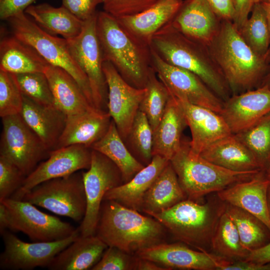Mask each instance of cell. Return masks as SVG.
<instances>
[{"label": "cell", "instance_id": "cell-40", "mask_svg": "<svg viewBox=\"0 0 270 270\" xmlns=\"http://www.w3.org/2000/svg\"><path fill=\"white\" fill-rule=\"evenodd\" d=\"M136 153L146 164L152 161L153 131L146 114L138 110L128 136Z\"/></svg>", "mask_w": 270, "mask_h": 270}, {"label": "cell", "instance_id": "cell-44", "mask_svg": "<svg viewBox=\"0 0 270 270\" xmlns=\"http://www.w3.org/2000/svg\"><path fill=\"white\" fill-rule=\"evenodd\" d=\"M158 0H104V12L116 19L137 14Z\"/></svg>", "mask_w": 270, "mask_h": 270}, {"label": "cell", "instance_id": "cell-56", "mask_svg": "<svg viewBox=\"0 0 270 270\" xmlns=\"http://www.w3.org/2000/svg\"><path fill=\"white\" fill-rule=\"evenodd\" d=\"M267 177L270 180V166L265 170Z\"/></svg>", "mask_w": 270, "mask_h": 270}, {"label": "cell", "instance_id": "cell-50", "mask_svg": "<svg viewBox=\"0 0 270 270\" xmlns=\"http://www.w3.org/2000/svg\"><path fill=\"white\" fill-rule=\"evenodd\" d=\"M222 270H270V262L260 264L242 260L232 261Z\"/></svg>", "mask_w": 270, "mask_h": 270}, {"label": "cell", "instance_id": "cell-24", "mask_svg": "<svg viewBox=\"0 0 270 270\" xmlns=\"http://www.w3.org/2000/svg\"><path fill=\"white\" fill-rule=\"evenodd\" d=\"M20 114L49 152L54 150L64 130L67 116L56 106H42L24 96Z\"/></svg>", "mask_w": 270, "mask_h": 270}, {"label": "cell", "instance_id": "cell-7", "mask_svg": "<svg viewBox=\"0 0 270 270\" xmlns=\"http://www.w3.org/2000/svg\"><path fill=\"white\" fill-rule=\"evenodd\" d=\"M220 212H216L208 204H201L187 198L168 210L148 215L158 220L174 238L199 250L210 242Z\"/></svg>", "mask_w": 270, "mask_h": 270}, {"label": "cell", "instance_id": "cell-12", "mask_svg": "<svg viewBox=\"0 0 270 270\" xmlns=\"http://www.w3.org/2000/svg\"><path fill=\"white\" fill-rule=\"evenodd\" d=\"M0 202L5 205L10 214L9 230L21 232L34 242L62 240L72 236L77 229L26 201L8 198Z\"/></svg>", "mask_w": 270, "mask_h": 270}, {"label": "cell", "instance_id": "cell-49", "mask_svg": "<svg viewBox=\"0 0 270 270\" xmlns=\"http://www.w3.org/2000/svg\"><path fill=\"white\" fill-rule=\"evenodd\" d=\"M242 261L260 264L270 262V242L259 248L250 251Z\"/></svg>", "mask_w": 270, "mask_h": 270}, {"label": "cell", "instance_id": "cell-51", "mask_svg": "<svg viewBox=\"0 0 270 270\" xmlns=\"http://www.w3.org/2000/svg\"><path fill=\"white\" fill-rule=\"evenodd\" d=\"M136 256L134 270H168L152 261Z\"/></svg>", "mask_w": 270, "mask_h": 270}, {"label": "cell", "instance_id": "cell-41", "mask_svg": "<svg viewBox=\"0 0 270 270\" xmlns=\"http://www.w3.org/2000/svg\"><path fill=\"white\" fill-rule=\"evenodd\" d=\"M23 95L12 74L0 70V116L1 118L20 113Z\"/></svg>", "mask_w": 270, "mask_h": 270}, {"label": "cell", "instance_id": "cell-35", "mask_svg": "<svg viewBox=\"0 0 270 270\" xmlns=\"http://www.w3.org/2000/svg\"><path fill=\"white\" fill-rule=\"evenodd\" d=\"M224 207L234 223L242 245L248 252L259 248L270 242V230L256 217L230 204H226Z\"/></svg>", "mask_w": 270, "mask_h": 270}, {"label": "cell", "instance_id": "cell-19", "mask_svg": "<svg viewBox=\"0 0 270 270\" xmlns=\"http://www.w3.org/2000/svg\"><path fill=\"white\" fill-rule=\"evenodd\" d=\"M270 180L264 170L252 178L238 182L217 192L226 204L239 208L254 215L270 230V215L268 204V190Z\"/></svg>", "mask_w": 270, "mask_h": 270}, {"label": "cell", "instance_id": "cell-48", "mask_svg": "<svg viewBox=\"0 0 270 270\" xmlns=\"http://www.w3.org/2000/svg\"><path fill=\"white\" fill-rule=\"evenodd\" d=\"M216 15L221 21L233 22L234 7L232 0H206Z\"/></svg>", "mask_w": 270, "mask_h": 270}, {"label": "cell", "instance_id": "cell-47", "mask_svg": "<svg viewBox=\"0 0 270 270\" xmlns=\"http://www.w3.org/2000/svg\"><path fill=\"white\" fill-rule=\"evenodd\" d=\"M234 7V17L233 24L240 30L248 18L254 6L258 0H232Z\"/></svg>", "mask_w": 270, "mask_h": 270}, {"label": "cell", "instance_id": "cell-39", "mask_svg": "<svg viewBox=\"0 0 270 270\" xmlns=\"http://www.w3.org/2000/svg\"><path fill=\"white\" fill-rule=\"evenodd\" d=\"M12 74L23 96L42 106H56L48 80L44 72Z\"/></svg>", "mask_w": 270, "mask_h": 270}, {"label": "cell", "instance_id": "cell-27", "mask_svg": "<svg viewBox=\"0 0 270 270\" xmlns=\"http://www.w3.org/2000/svg\"><path fill=\"white\" fill-rule=\"evenodd\" d=\"M200 155L212 163L232 171L264 170L254 154L234 134L214 142Z\"/></svg>", "mask_w": 270, "mask_h": 270}, {"label": "cell", "instance_id": "cell-16", "mask_svg": "<svg viewBox=\"0 0 270 270\" xmlns=\"http://www.w3.org/2000/svg\"><path fill=\"white\" fill-rule=\"evenodd\" d=\"M102 70L108 90V113L120 135L124 140L129 134L146 89L137 88L128 83L107 60L103 61Z\"/></svg>", "mask_w": 270, "mask_h": 270}, {"label": "cell", "instance_id": "cell-9", "mask_svg": "<svg viewBox=\"0 0 270 270\" xmlns=\"http://www.w3.org/2000/svg\"><path fill=\"white\" fill-rule=\"evenodd\" d=\"M0 156L12 162L26 176L49 151L20 114L2 118Z\"/></svg>", "mask_w": 270, "mask_h": 270}, {"label": "cell", "instance_id": "cell-14", "mask_svg": "<svg viewBox=\"0 0 270 270\" xmlns=\"http://www.w3.org/2000/svg\"><path fill=\"white\" fill-rule=\"evenodd\" d=\"M80 234L78 228L72 236L62 240L28 242L6 230L1 234L4 248L0 256V268L12 270L48 268L54 258Z\"/></svg>", "mask_w": 270, "mask_h": 270}, {"label": "cell", "instance_id": "cell-42", "mask_svg": "<svg viewBox=\"0 0 270 270\" xmlns=\"http://www.w3.org/2000/svg\"><path fill=\"white\" fill-rule=\"evenodd\" d=\"M26 177L17 166L0 156V201L11 198Z\"/></svg>", "mask_w": 270, "mask_h": 270}, {"label": "cell", "instance_id": "cell-5", "mask_svg": "<svg viewBox=\"0 0 270 270\" xmlns=\"http://www.w3.org/2000/svg\"><path fill=\"white\" fill-rule=\"evenodd\" d=\"M170 162L187 198L194 201L249 180L262 172H235L218 166L193 152L190 141L186 140H182Z\"/></svg>", "mask_w": 270, "mask_h": 270}, {"label": "cell", "instance_id": "cell-46", "mask_svg": "<svg viewBox=\"0 0 270 270\" xmlns=\"http://www.w3.org/2000/svg\"><path fill=\"white\" fill-rule=\"evenodd\" d=\"M36 0H0V18L8 20L22 12Z\"/></svg>", "mask_w": 270, "mask_h": 270}, {"label": "cell", "instance_id": "cell-52", "mask_svg": "<svg viewBox=\"0 0 270 270\" xmlns=\"http://www.w3.org/2000/svg\"><path fill=\"white\" fill-rule=\"evenodd\" d=\"M10 217L9 211L4 204L0 202V233L10 230Z\"/></svg>", "mask_w": 270, "mask_h": 270}, {"label": "cell", "instance_id": "cell-54", "mask_svg": "<svg viewBox=\"0 0 270 270\" xmlns=\"http://www.w3.org/2000/svg\"><path fill=\"white\" fill-rule=\"evenodd\" d=\"M264 86L270 89V71L264 78L260 86Z\"/></svg>", "mask_w": 270, "mask_h": 270}, {"label": "cell", "instance_id": "cell-20", "mask_svg": "<svg viewBox=\"0 0 270 270\" xmlns=\"http://www.w3.org/2000/svg\"><path fill=\"white\" fill-rule=\"evenodd\" d=\"M221 22L206 0H185L170 23L185 36L208 46Z\"/></svg>", "mask_w": 270, "mask_h": 270}, {"label": "cell", "instance_id": "cell-31", "mask_svg": "<svg viewBox=\"0 0 270 270\" xmlns=\"http://www.w3.org/2000/svg\"><path fill=\"white\" fill-rule=\"evenodd\" d=\"M24 12L46 32L53 36L59 34L66 39L78 36L84 24V22L62 6L55 8L46 3L31 5Z\"/></svg>", "mask_w": 270, "mask_h": 270}, {"label": "cell", "instance_id": "cell-1", "mask_svg": "<svg viewBox=\"0 0 270 270\" xmlns=\"http://www.w3.org/2000/svg\"><path fill=\"white\" fill-rule=\"evenodd\" d=\"M208 47L232 94L260 86L270 71V48L264 54L254 52L232 22L222 21L218 33Z\"/></svg>", "mask_w": 270, "mask_h": 270}, {"label": "cell", "instance_id": "cell-38", "mask_svg": "<svg viewBox=\"0 0 270 270\" xmlns=\"http://www.w3.org/2000/svg\"><path fill=\"white\" fill-rule=\"evenodd\" d=\"M144 88L145 93L139 110L146 114L154 132L163 116L170 94L158 78L153 68Z\"/></svg>", "mask_w": 270, "mask_h": 270}, {"label": "cell", "instance_id": "cell-13", "mask_svg": "<svg viewBox=\"0 0 270 270\" xmlns=\"http://www.w3.org/2000/svg\"><path fill=\"white\" fill-rule=\"evenodd\" d=\"M150 50L152 67L171 95L220 113L224 101L198 76L166 63L154 50Z\"/></svg>", "mask_w": 270, "mask_h": 270}, {"label": "cell", "instance_id": "cell-18", "mask_svg": "<svg viewBox=\"0 0 270 270\" xmlns=\"http://www.w3.org/2000/svg\"><path fill=\"white\" fill-rule=\"evenodd\" d=\"M270 112V89L264 86L232 94L220 114L232 134L249 127Z\"/></svg>", "mask_w": 270, "mask_h": 270}, {"label": "cell", "instance_id": "cell-37", "mask_svg": "<svg viewBox=\"0 0 270 270\" xmlns=\"http://www.w3.org/2000/svg\"><path fill=\"white\" fill-rule=\"evenodd\" d=\"M251 16L239 31L244 41L256 53L264 54L270 47V30L267 16L261 2L256 3Z\"/></svg>", "mask_w": 270, "mask_h": 270}, {"label": "cell", "instance_id": "cell-43", "mask_svg": "<svg viewBox=\"0 0 270 270\" xmlns=\"http://www.w3.org/2000/svg\"><path fill=\"white\" fill-rule=\"evenodd\" d=\"M136 260L135 255L132 256L114 246H108L101 258L91 270H134Z\"/></svg>", "mask_w": 270, "mask_h": 270}, {"label": "cell", "instance_id": "cell-8", "mask_svg": "<svg viewBox=\"0 0 270 270\" xmlns=\"http://www.w3.org/2000/svg\"><path fill=\"white\" fill-rule=\"evenodd\" d=\"M22 200L75 222L82 221L86 208L82 172L44 182Z\"/></svg>", "mask_w": 270, "mask_h": 270}, {"label": "cell", "instance_id": "cell-11", "mask_svg": "<svg viewBox=\"0 0 270 270\" xmlns=\"http://www.w3.org/2000/svg\"><path fill=\"white\" fill-rule=\"evenodd\" d=\"M86 200L84 216L78 228L82 236L95 234L100 207L106 194L122 184V174L107 156L92 149L91 162L86 172H82Z\"/></svg>", "mask_w": 270, "mask_h": 270}, {"label": "cell", "instance_id": "cell-3", "mask_svg": "<svg viewBox=\"0 0 270 270\" xmlns=\"http://www.w3.org/2000/svg\"><path fill=\"white\" fill-rule=\"evenodd\" d=\"M150 47L166 63L198 76L224 102L231 96L208 46L185 36L170 22L154 34Z\"/></svg>", "mask_w": 270, "mask_h": 270}, {"label": "cell", "instance_id": "cell-33", "mask_svg": "<svg viewBox=\"0 0 270 270\" xmlns=\"http://www.w3.org/2000/svg\"><path fill=\"white\" fill-rule=\"evenodd\" d=\"M91 149L102 154L118 166L124 182L129 181L145 166L126 148L112 120L106 134Z\"/></svg>", "mask_w": 270, "mask_h": 270}, {"label": "cell", "instance_id": "cell-34", "mask_svg": "<svg viewBox=\"0 0 270 270\" xmlns=\"http://www.w3.org/2000/svg\"><path fill=\"white\" fill-rule=\"evenodd\" d=\"M210 244L217 255L231 261L244 260L248 253L243 247L236 227L224 207L219 212Z\"/></svg>", "mask_w": 270, "mask_h": 270}, {"label": "cell", "instance_id": "cell-6", "mask_svg": "<svg viewBox=\"0 0 270 270\" xmlns=\"http://www.w3.org/2000/svg\"><path fill=\"white\" fill-rule=\"evenodd\" d=\"M8 20L13 36L34 48L50 65L60 68L68 73L94 107L88 79L71 54L66 38L46 32L24 12Z\"/></svg>", "mask_w": 270, "mask_h": 270}, {"label": "cell", "instance_id": "cell-30", "mask_svg": "<svg viewBox=\"0 0 270 270\" xmlns=\"http://www.w3.org/2000/svg\"><path fill=\"white\" fill-rule=\"evenodd\" d=\"M50 65L32 46L14 36L0 42V70L12 74L44 72Z\"/></svg>", "mask_w": 270, "mask_h": 270}, {"label": "cell", "instance_id": "cell-29", "mask_svg": "<svg viewBox=\"0 0 270 270\" xmlns=\"http://www.w3.org/2000/svg\"><path fill=\"white\" fill-rule=\"evenodd\" d=\"M44 72L48 80L56 106L67 116L96 108L86 98L76 80L64 70L49 65Z\"/></svg>", "mask_w": 270, "mask_h": 270}, {"label": "cell", "instance_id": "cell-17", "mask_svg": "<svg viewBox=\"0 0 270 270\" xmlns=\"http://www.w3.org/2000/svg\"><path fill=\"white\" fill-rule=\"evenodd\" d=\"M184 244L164 242L140 250L134 255L152 261L168 270H222L231 262L208 253L204 248L196 251Z\"/></svg>", "mask_w": 270, "mask_h": 270}, {"label": "cell", "instance_id": "cell-32", "mask_svg": "<svg viewBox=\"0 0 270 270\" xmlns=\"http://www.w3.org/2000/svg\"><path fill=\"white\" fill-rule=\"evenodd\" d=\"M187 198L169 162L145 194L142 212L148 214L160 212Z\"/></svg>", "mask_w": 270, "mask_h": 270}, {"label": "cell", "instance_id": "cell-53", "mask_svg": "<svg viewBox=\"0 0 270 270\" xmlns=\"http://www.w3.org/2000/svg\"><path fill=\"white\" fill-rule=\"evenodd\" d=\"M266 12L270 30V2H261Z\"/></svg>", "mask_w": 270, "mask_h": 270}, {"label": "cell", "instance_id": "cell-15", "mask_svg": "<svg viewBox=\"0 0 270 270\" xmlns=\"http://www.w3.org/2000/svg\"><path fill=\"white\" fill-rule=\"evenodd\" d=\"M92 149L82 145H72L50 151L48 158L39 164L24 178L20 188L11 196L22 200L24 195L46 180L66 176L83 169H88Z\"/></svg>", "mask_w": 270, "mask_h": 270}, {"label": "cell", "instance_id": "cell-26", "mask_svg": "<svg viewBox=\"0 0 270 270\" xmlns=\"http://www.w3.org/2000/svg\"><path fill=\"white\" fill-rule=\"evenodd\" d=\"M186 120L182 108L170 94L163 116L153 132L152 156L158 155L168 160L179 150Z\"/></svg>", "mask_w": 270, "mask_h": 270}, {"label": "cell", "instance_id": "cell-25", "mask_svg": "<svg viewBox=\"0 0 270 270\" xmlns=\"http://www.w3.org/2000/svg\"><path fill=\"white\" fill-rule=\"evenodd\" d=\"M169 162L160 156H154L151 162L129 181L108 190L103 200H112L128 208L142 212L145 194Z\"/></svg>", "mask_w": 270, "mask_h": 270}, {"label": "cell", "instance_id": "cell-2", "mask_svg": "<svg viewBox=\"0 0 270 270\" xmlns=\"http://www.w3.org/2000/svg\"><path fill=\"white\" fill-rule=\"evenodd\" d=\"M166 230L153 217L126 207L112 200H104L95 234L108 246L130 254L164 242Z\"/></svg>", "mask_w": 270, "mask_h": 270}, {"label": "cell", "instance_id": "cell-22", "mask_svg": "<svg viewBox=\"0 0 270 270\" xmlns=\"http://www.w3.org/2000/svg\"><path fill=\"white\" fill-rule=\"evenodd\" d=\"M183 2L182 0H158L137 14L116 20L134 40L150 47L154 34L173 20Z\"/></svg>", "mask_w": 270, "mask_h": 270}, {"label": "cell", "instance_id": "cell-55", "mask_svg": "<svg viewBox=\"0 0 270 270\" xmlns=\"http://www.w3.org/2000/svg\"><path fill=\"white\" fill-rule=\"evenodd\" d=\"M267 198H268V211H269V213L270 215V184L268 186V190Z\"/></svg>", "mask_w": 270, "mask_h": 270}, {"label": "cell", "instance_id": "cell-45", "mask_svg": "<svg viewBox=\"0 0 270 270\" xmlns=\"http://www.w3.org/2000/svg\"><path fill=\"white\" fill-rule=\"evenodd\" d=\"M62 6L80 20L84 22L98 12V5L104 0H62Z\"/></svg>", "mask_w": 270, "mask_h": 270}, {"label": "cell", "instance_id": "cell-23", "mask_svg": "<svg viewBox=\"0 0 270 270\" xmlns=\"http://www.w3.org/2000/svg\"><path fill=\"white\" fill-rule=\"evenodd\" d=\"M111 121L108 112L97 108L67 116L64 130L56 149L78 144L91 148L106 134Z\"/></svg>", "mask_w": 270, "mask_h": 270}, {"label": "cell", "instance_id": "cell-28", "mask_svg": "<svg viewBox=\"0 0 270 270\" xmlns=\"http://www.w3.org/2000/svg\"><path fill=\"white\" fill-rule=\"evenodd\" d=\"M108 247L96 234H80L54 258L47 268L50 270H91Z\"/></svg>", "mask_w": 270, "mask_h": 270}, {"label": "cell", "instance_id": "cell-36", "mask_svg": "<svg viewBox=\"0 0 270 270\" xmlns=\"http://www.w3.org/2000/svg\"><path fill=\"white\" fill-rule=\"evenodd\" d=\"M234 134L250 151L265 171L270 166V112Z\"/></svg>", "mask_w": 270, "mask_h": 270}, {"label": "cell", "instance_id": "cell-4", "mask_svg": "<svg viewBox=\"0 0 270 270\" xmlns=\"http://www.w3.org/2000/svg\"><path fill=\"white\" fill-rule=\"evenodd\" d=\"M96 32L104 60L110 62L131 86L144 88L152 68L150 47L134 40L104 11L98 13Z\"/></svg>", "mask_w": 270, "mask_h": 270}, {"label": "cell", "instance_id": "cell-57", "mask_svg": "<svg viewBox=\"0 0 270 270\" xmlns=\"http://www.w3.org/2000/svg\"><path fill=\"white\" fill-rule=\"evenodd\" d=\"M260 2H268L270 0H258Z\"/></svg>", "mask_w": 270, "mask_h": 270}, {"label": "cell", "instance_id": "cell-10", "mask_svg": "<svg viewBox=\"0 0 270 270\" xmlns=\"http://www.w3.org/2000/svg\"><path fill=\"white\" fill-rule=\"evenodd\" d=\"M98 13L84 22L82 30L78 36L66 40L71 54L88 79L94 107L102 110L108 98V90L102 70L103 54L96 32Z\"/></svg>", "mask_w": 270, "mask_h": 270}, {"label": "cell", "instance_id": "cell-21", "mask_svg": "<svg viewBox=\"0 0 270 270\" xmlns=\"http://www.w3.org/2000/svg\"><path fill=\"white\" fill-rule=\"evenodd\" d=\"M190 128L192 151L198 154L210 144L232 133L222 116L208 108L176 98Z\"/></svg>", "mask_w": 270, "mask_h": 270}]
</instances>
